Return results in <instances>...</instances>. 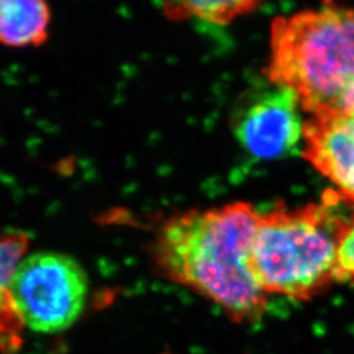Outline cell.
<instances>
[{
	"instance_id": "1",
	"label": "cell",
	"mask_w": 354,
	"mask_h": 354,
	"mask_svg": "<svg viewBox=\"0 0 354 354\" xmlns=\"http://www.w3.org/2000/svg\"><path fill=\"white\" fill-rule=\"evenodd\" d=\"M259 215L247 203L174 215L155 235L153 261L165 277L212 301L235 323L253 324L268 307L252 266Z\"/></svg>"
},
{
	"instance_id": "2",
	"label": "cell",
	"mask_w": 354,
	"mask_h": 354,
	"mask_svg": "<svg viewBox=\"0 0 354 354\" xmlns=\"http://www.w3.org/2000/svg\"><path fill=\"white\" fill-rule=\"evenodd\" d=\"M266 76L290 89L307 115L346 113L354 102V6L326 0L277 16Z\"/></svg>"
},
{
	"instance_id": "3",
	"label": "cell",
	"mask_w": 354,
	"mask_h": 354,
	"mask_svg": "<svg viewBox=\"0 0 354 354\" xmlns=\"http://www.w3.org/2000/svg\"><path fill=\"white\" fill-rule=\"evenodd\" d=\"M339 197L298 209L279 203L259 215L252 248L253 272L266 294L308 301L337 281V244L345 218Z\"/></svg>"
},
{
	"instance_id": "4",
	"label": "cell",
	"mask_w": 354,
	"mask_h": 354,
	"mask_svg": "<svg viewBox=\"0 0 354 354\" xmlns=\"http://www.w3.org/2000/svg\"><path fill=\"white\" fill-rule=\"evenodd\" d=\"M11 295L24 328L57 333L70 328L82 315L88 298V277L68 254L32 253L13 274Z\"/></svg>"
},
{
	"instance_id": "5",
	"label": "cell",
	"mask_w": 354,
	"mask_h": 354,
	"mask_svg": "<svg viewBox=\"0 0 354 354\" xmlns=\"http://www.w3.org/2000/svg\"><path fill=\"white\" fill-rule=\"evenodd\" d=\"M304 109L290 89L270 84L250 96L234 118L241 147L257 159L288 156L302 146Z\"/></svg>"
},
{
	"instance_id": "6",
	"label": "cell",
	"mask_w": 354,
	"mask_h": 354,
	"mask_svg": "<svg viewBox=\"0 0 354 354\" xmlns=\"http://www.w3.org/2000/svg\"><path fill=\"white\" fill-rule=\"evenodd\" d=\"M302 156L328 180L340 200L354 207V114L308 115Z\"/></svg>"
},
{
	"instance_id": "7",
	"label": "cell",
	"mask_w": 354,
	"mask_h": 354,
	"mask_svg": "<svg viewBox=\"0 0 354 354\" xmlns=\"http://www.w3.org/2000/svg\"><path fill=\"white\" fill-rule=\"evenodd\" d=\"M29 247V236L19 230L0 228V351L12 352L20 346L24 326L17 317L11 295L13 274Z\"/></svg>"
},
{
	"instance_id": "8",
	"label": "cell",
	"mask_w": 354,
	"mask_h": 354,
	"mask_svg": "<svg viewBox=\"0 0 354 354\" xmlns=\"http://www.w3.org/2000/svg\"><path fill=\"white\" fill-rule=\"evenodd\" d=\"M48 0H0V44L26 49L44 45L50 33Z\"/></svg>"
},
{
	"instance_id": "9",
	"label": "cell",
	"mask_w": 354,
	"mask_h": 354,
	"mask_svg": "<svg viewBox=\"0 0 354 354\" xmlns=\"http://www.w3.org/2000/svg\"><path fill=\"white\" fill-rule=\"evenodd\" d=\"M167 17L174 21L196 19L226 26L253 12L263 0H159Z\"/></svg>"
},
{
	"instance_id": "10",
	"label": "cell",
	"mask_w": 354,
	"mask_h": 354,
	"mask_svg": "<svg viewBox=\"0 0 354 354\" xmlns=\"http://www.w3.org/2000/svg\"><path fill=\"white\" fill-rule=\"evenodd\" d=\"M337 281L354 283V214L349 216L339 236Z\"/></svg>"
},
{
	"instance_id": "11",
	"label": "cell",
	"mask_w": 354,
	"mask_h": 354,
	"mask_svg": "<svg viewBox=\"0 0 354 354\" xmlns=\"http://www.w3.org/2000/svg\"><path fill=\"white\" fill-rule=\"evenodd\" d=\"M348 113L354 114V102H352V105H351V108H349V111H348Z\"/></svg>"
}]
</instances>
